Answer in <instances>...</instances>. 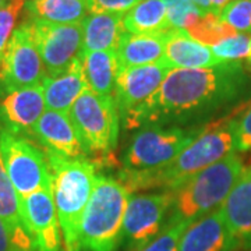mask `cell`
Wrapping results in <instances>:
<instances>
[{"label": "cell", "mask_w": 251, "mask_h": 251, "mask_svg": "<svg viewBox=\"0 0 251 251\" xmlns=\"http://www.w3.org/2000/svg\"><path fill=\"white\" fill-rule=\"evenodd\" d=\"M249 84L240 62L206 69H172L158 91L123 122L128 128L187 127L233 105L249 90Z\"/></svg>", "instance_id": "cell-1"}, {"label": "cell", "mask_w": 251, "mask_h": 251, "mask_svg": "<svg viewBox=\"0 0 251 251\" xmlns=\"http://www.w3.org/2000/svg\"><path fill=\"white\" fill-rule=\"evenodd\" d=\"M234 152L233 120L202 128L197 138L187 145L166 166L153 171L120 172V183L128 193L138 190L161 188L175 191L198 172Z\"/></svg>", "instance_id": "cell-2"}, {"label": "cell", "mask_w": 251, "mask_h": 251, "mask_svg": "<svg viewBox=\"0 0 251 251\" xmlns=\"http://www.w3.org/2000/svg\"><path fill=\"white\" fill-rule=\"evenodd\" d=\"M45 153L52 175V194L62 229L63 249L81 251V219L94 191L97 163L88 158L67 159Z\"/></svg>", "instance_id": "cell-3"}, {"label": "cell", "mask_w": 251, "mask_h": 251, "mask_svg": "<svg viewBox=\"0 0 251 251\" xmlns=\"http://www.w3.org/2000/svg\"><path fill=\"white\" fill-rule=\"evenodd\" d=\"M243 171L242 158L233 152L198 172L173 191V202L166 222L193 224L219 209Z\"/></svg>", "instance_id": "cell-4"}, {"label": "cell", "mask_w": 251, "mask_h": 251, "mask_svg": "<svg viewBox=\"0 0 251 251\" xmlns=\"http://www.w3.org/2000/svg\"><path fill=\"white\" fill-rule=\"evenodd\" d=\"M128 198L130 193L120 180L97 175L92 196L81 219V251H116L120 247Z\"/></svg>", "instance_id": "cell-5"}, {"label": "cell", "mask_w": 251, "mask_h": 251, "mask_svg": "<svg viewBox=\"0 0 251 251\" xmlns=\"http://www.w3.org/2000/svg\"><path fill=\"white\" fill-rule=\"evenodd\" d=\"M69 117L88 156H108L116 148L120 115L112 97L87 88L73 103Z\"/></svg>", "instance_id": "cell-6"}, {"label": "cell", "mask_w": 251, "mask_h": 251, "mask_svg": "<svg viewBox=\"0 0 251 251\" xmlns=\"http://www.w3.org/2000/svg\"><path fill=\"white\" fill-rule=\"evenodd\" d=\"M202 131L194 126L144 127L133 137L123 156L126 171H153L171 163Z\"/></svg>", "instance_id": "cell-7"}, {"label": "cell", "mask_w": 251, "mask_h": 251, "mask_svg": "<svg viewBox=\"0 0 251 251\" xmlns=\"http://www.w3.org/2000/svg\"><path fill=\"white\" fill-rule=\"evenodd\" d=\"M0 152L18 198L52 188V175L45 151L27 137L0 130Z\"/></svg>", "instance_id": "cell-8"}, {"label": "cell", "mask_w": 251, "mask_h": 251, "mask_svg": "<svg viewBox=\"0 0 251 251\" xmlns=\"http://www.w3.org/2000/svg\"><path fill=\"white\" fill-rule=\"evenodd\" d=\"M45 66L36 49L29 20L18 24L0 60V97L42 84Z\"/></svg>", "instance_id": "cell-9"}, {"label": "cell", "mask_w": 251, "mask_h": 251, "mask_svg": "<svg viewBox=\"0 0 251 251\" xmlns=\"http://www.w3.org/2000/svg\"><path fill=\"white\" fill-rule=\"evenodd\" d=\"M173 191L134 194L128 198L126 208L120 247L126 251L143 249L161 233L171 212Z\"/></svg>", "instance_id": "cell-10"}, {"label": "cell", "mask_w": 251, "mask_h": 251, "mask_svg": "<svg viewBox=\"0 0 251 251\" xmlns=\"http://www.w3.org/2000/svg\"><path fill=\"white\" fill-rule=\"evenodd\" d=\"M31 25L34 42L44 62L48 77L63 73L77 57H80L82 48L81 24L31 21Z\"/></svg>", "instance_id": "cell-11"}, {"label": "cell", "mask_w": 251, "mask_h": 251, "mask_svg": "<svg viewBox=\"0 0 251 251\" xmlns=\"http://www.w3.org/2000/svg\"><path fill=\"white\" fill-rule=\"evenodd\" d=\"M20 216L35 251H64L52 188L18 198Z\"/></svg>", "instance_id": "cell-12"}, {"label": "cell", "mask_w": 251, "mask_h": 251, "mask_svg": "<svg viewBox=\"0 0 251 251\" xmlns=\"http://www.w3.org/2000/svg\"><path fill=\"white\" fill-rule=\"evenodd\" d=\"M171 70L172 66L165 57L159 62L145 66L122 67L113 94L120 117L125 119L151 98Z\"/></svg>", "instance_id": "cell-13"}, {"label": "cell", "mask_w": 251, "mask_h": 251, "mask_svg": "<svg viewBox=\"0 0 251 251\" xmlns=\"http://www.w3.org/2000/svg\"><path fill=\"white\" fill-rule=\"evenodd\" d=\"M45 108L42 84L4 94L0 97V130L31 140Z\"/></svg>", "instance_id": "cell-14"}, {"label": "cell", "mask_w": 251, "mask_h": 251, "mask_svg": "<svg viewBox=\"0 0 251 251\" xmlns=\"http://www.w3.org/2000/svg\"><path fill=\"white\" fill-rule=\"evenodd\" d=\"M31 140L45 152L67 159L88 158L69 115L46 110L34 127Z\"/></svg>", "instance_id": "cell-15"}, {"label": "cell", "mask_w": 251, "mask_h": 251, "mask_svg": "<svg viewBox=\"0 0 251 251\" xmlns=\"http://www.w3.org/2000/svg\"><path fill=\"white\" fill-rule=\"evenodd\" d=\"M239 242L219 209L194 221L181 234L177 251H234Z\"/></svg>", "instance_id": "cell-16"}, {"label": "cell", "mask_w": 251, "mask_h": 251, "mask_svg": "<svg viewBox=\"0 0 251 251\" xmlns=\"http://www.w3.org/2000/svg\"><path fill=\"white\" fill-rule=\"evenodd\" d=\"M219 211L239 246H251V166L242 172Z\"/></svg>", "instance_id": "cell-17"}, {"label": "cell", "mask_w": 251, "mask_h": 251, "mask_svg": "<svg viewBox=\"0 0 251 251\" xmlns=\"http://www.w3.org/2000/svg\"><path fill=\"white\" fill-rule=\"evenodd\" d=\"M42 88L46 108L69 115L73 103L88 88L80 57L60 74L52 77L46 75L42 81Z\"/></svg>", "instance_id": "cell-18"}, {"label": "cell", "mask_w": 251, "mask_h": 251, "mask_svg": "<svg viewBox=\"0 0 251 251\" xmlns=\"http://www.w3.org/2000/svg\"><path fill=\"white\" fill-rule=\"evenodd\" d=\"M165 59L172 69H206L225 63L211 48L194 41L184 29L173 28L166 34Z\"/></svg>", "instance_id": "cell-19"}, {"label": "cell", "mask_w": 251, "mask_h": 251, "mask_svg": "<svg viewBox=\"0 0 251 251\" xmlns=\"http://www.w3.org/2000/svg\"><path fill=\"white\" fill-rule=\"evenodd\" d=\"M123 18L125 16L119 13L88 14L81 23L82 48L80 57L97 50H117L126 34Z\"/></svg>", "instance_id": "cell-20"}, {"label": "cell", "mask_w": 251, "mask_h": 251, "mask_svg": "<svg viewBox=\"0 0 251 251\" xmlns=\"http://www.w3.org/2000/svg\"><path fill=\"white\" fill-rule=\"evenodd\" d=\"M80 59L88 90L102 97L113 98L117 75L122 70L116 50H97L84 54Z\"/></svg>", "instance_id": "cell-21"}, {"label": "cell", "mask_w": 251, "mask_h": 251, "mask_svg": "<svg viewBox=\"0 0 251 251\" xmlns=\"http://www.w3.org/2000/svg\"><path fill=\"white\" fill-rule=\"evenodd\" d=\"M24 18L52 24H81L90 13L88 0H25Z\"/></svg>", "instance_id": "cell-22"}, {"label": "cell", "mask_w": 251, "mask_h": 251, "mask_svg": "<svg viewBox=\"0 0 251 251\" xmlns=\"http://www.w3.org/2000/svg\"><path fill=\"white\" fill-rule=\"evenodd\" d=\"M0 218L6 224L11 237L13 251H34V244L20 216V204L16 190L10 181L0 152Z\"/></svg>", "instance_id": "cell-23"}, {"label": "cell", "mask_w": 251, "mask_h": 251, "mask_svg": "<svg viewBox=\"0 0 251 251\" xmlns=\"http://www.w3.org/2000/svg\"><path fill=\"white\" fill-rule=\"evenodd\" d=\"M166 34H128L126 32L116 53L122 67L145 66L165 57Z\"/></svg>", "instance_id": "cell-24"}, {"label": "cell", "mask_w": 251, "mask_h": 251, "mask_svg": "<svg viewBox=\"0 0 251 251\" xmlns=\"http://www.w3.org/2000/svg\"><path fill=\"white\" fill-rule=\"evenodd\" d=\"M123 25L128 34H165L173 29L163 0H141L127 11Z\"/></svg>", "instance_id": "cell-25"}, {"label": "cell", "mask_w": 251, "mask_h": 251, "mask_svg": "<svg viewBox=\"0 0 251 251\" xmlns=\"http://www.w3.org/2000/svg\"><path fill=\"white\" fill-rule=\"evenodd\" d=\"M194 41L200 42L201 45L214 46L230 36L237 35L239 32L232 28L229 24L222 21L219 16L214 13H208L200 17L184 29Z\"/></svg>", "instance_id": "cell-26"}, {"label": "cell", "mask_w": 251, "mask_h": 251, "mask_svg": "<svg viewBox=\"0 0 251 251\" xmlns=\"http://www.w3.org/2000/svg\"><path fill=\"white\" fill-rule=\"evenodd\" d=\"M163 3L169 24L176 29H186L200 16H204L191 0H163Z\"/></svg>", "instance_id": "cell-27"}, {"label": "cell", "mask_w": 251, "mask_h": 251, "mask_svg": "<svg viewBox=\"0 0 251 251\" xmlns=\"http://www.w3.org/2000/svg\"><path fill=\"white\" fill-rule=\"evenodd\" d=\"M219 18L240 34H251V0L229 1Z\"/></svg>", "instance_id": "cell-28"}, {"label": "cell", "mask_w": 251, "mask_h": 251, "mask_svg": "<svg viewBox=\"0 0 251 251\" xmlns=\"http://www.w3.org/2000/svg\"><path fill=\"white\" fill-rule=\"evenodd\" d=\"M251 38L247 34H237L225 39L222 42L211 46L212 53L224 62H240L249 56Z\"/></svg>", "instance_id": "cell-29"}, {"label": "cell", "mask_w": 251, "mask_h": 251, "mask_svg": "<svg viewBox=\"0 0 251 251\" xmlns=\"http://www.w3.org/2000/svg\"><path fill=\"white\" fill-rule=\"evenodd\" d=\"M187 222H166L162 232L152 242L137 251H177L181 234L187 229Z\"/></svg>", "instance_id": "cell-30"}, {"label": "cell", "mask_w": 251, "mask_h": 251, "mask_svg": "<svg viewBox=\"0 0 251 251\" xmlns=\"http://www.w3.org/2000/svg\"><path fill=\"white\" fill-rule=\"evenodd\" d=\"M25 0H7L0 10V60L10 38L17 27V20L21 10L24 9Z\"/></svg>", "instance_id": "cell-31"}, {"label": "cell", "mask_w": 251, "mask_h": 251, "mask_svg": "<svg viewBox=\"0 0 251 251\" xmlns=\"http://www.w3.org/2000/svg\"><path fill=\"white\" fill-rule=\"evenodd\" d=\"M233 137L236 152L251 151V105L242 116L233 119Z\"/></svg>", "instance_id": "cell-32"}, {"label": "cell", "mask_w": 251, "mask_h": 251, "mask_svg": "<svg viewBox=\"0 0 251 251\" xmlns=\"http://www.w3.org/2000/svg\"><path fill=\"white\" fill-rule=\"evenodd\" d=\"M141 0H88L91 14L98 13H119L125 14Z\"/></svg>", "instance_id": "cell-33"}, {"label": "cell", "mask_w": 251, "mask_h": 251, "mask_svg": "<svg viewBox=\"0 0 251 251\" xmlns=\"http://www.w3.org/2000/svg\"><path fill=\"white\" fill-rule=\"evenodd\" d=\"M0 251H13L11 237L6 224L0 218Z\"/></svg>", "instance_id": "cell-34"}, {"label": "cell", "mask_w": 251, "mask_h": 251, "mask_svg": "<svg viewBox=\"0 0 251 251\" xmlns=\"http://www.w3.org/2000/svg\"><path fill=\"white\" fill-rule=\"evenodd\" d=\"M211 1V9H212V13L219 16V13L224 10V7L232 0H209Z\"/></svg>", "instance_id": "cell-35"}, {"label": "cell", "mask_w": 251, "mask_h": 251, "mask_svg": "<svg viewBox=\"0 0 251 251\" xmlns=\"http://www.w3.org/2000/svg\"><path fill=\"white\" fill-rule=\"evenodd\" d=\"M198 9L201 10L202 14H208V13H212V9H211V1L209 0H191Z\"/></svg>", "instance_id": "cell-36"}, {"label": "cell", "mask_w": 251, "mask_h": 251, "mask_svg": "<svg viewBox=\"0 0 251 251\" xmlns=\"http://www.w3.org/2000/svg\"><path fill=\"white\" fill-rule=\"evenodd\" d=\"M247 64L251 69V42H250V52H249V56H247Z\"/></svg>", "instance_id": "cell-37"}, {"label": "cell", "mask_w": 251, "mask_h": 251, "mask_svg": "<svg viewBox=\"0 0 251 251\" xmlns=\"http://www.w3.org/2000/svg\"><path fill=\"white\" fill-rule=\"evenodd\" d=\"M6 3H7V0H0V10L3 9V6H4Z\"/></svg>", "instance_id": "cell-38"}]
</instances>
